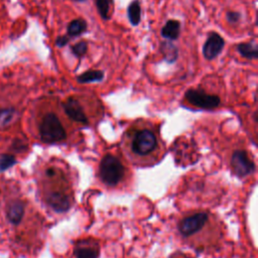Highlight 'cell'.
Here are the masks:
<instances>
[{"instance_id":"1","label":"cell","mask_w":258,"mask_h":258,"mask_svg":"<svg viewBox=\"0 0 258 258\" xmlns=\"http://www.w3.org/2000/svg\"><path fill=\"white\" fill-rule=\"evenodd\" d=\"M128 148L137 157L149 156L157 150L158 138L151 129H135L129 135Z\"/></svg>"},{"instance_id":"2","label":"cell","mask_w":258,"mask_h":258,"mask_svg":"<svg viewBox=\"0 0 258 258\" xmlns=\"http://www.w3.org/2000/svg\"><path fill=\"white\" fill-rule=\"evenodd\" d=\"M39 135L43 142L54 144L66 140V130L58 119V117L52 113H46L39 123Z\"/></svg>"},{"instance_id":"3","label":"cell","mask_w":258,"mask_h":258,"mask_svg":"<svg viewBox=\"0 0 258 258\" xmlns=\"http://www.w3.org/2000/svg\"><path fill=\"white\" fill-rule=\"evenodd\" d=\"M125 173L124 165L118 157L113 154H106L100 163L99 174L102 181L110 186L118 184Z\"/></svg>"},{"instance_id":"4","label":"cell","mask_w":258,"mask_h":258,"mask_svg":"<svg viewBox=\"0 0 258 258\" xmlns=\"http://www.w3.org/2000/svg\"><path fill=\"white\" fill-rule=\"evenodd\" d=\"M209 215L206 212H198L188 215L178 223L179 233L183 237H190L199 233L208 223Z\"/></svg>"},{"instance_id":"5","label":"cell","mask_w":258,"mask_h":258,"mask_svg":"<svg viewBox=\"0 0 258 258\" xmlns=\"http://www.w3.org/2000/svg\"><path fill=\"white\" fill-rule=\"evenodd\" d=\"M185 100L195 107L201 109H214L220 105V98L216 95L207 94L204 90L189 89L184 94Z\"/></svg>"},{"instance_id":"6","label":"cell","mask_w":258,"mask_h":258,"mask_svg":"<svg viewBox=\"0 0 258 258\" xmlns=\"http://www.w3.org/2000/svg\"><path fill=\"white\" fill-rule=\"evenodd\" d=\"M44 200L47 206L56 213H66L72 207V196L69 189H50L46 192Z\"/></svg>"},{"instance_id":"7","label":"cell","mask_w":258,"mask_h":258,"mask_svg":"<svg viewBox=\"0 0 258 258\" xmlns=\"http://www.w3.org/2000/svg\"><path fill=\"white\" fill-rule=\"evenodd\" d=\"M231 166L234 174L245 177L255 170V164L244 150H236L231 157Z\"/></svg>"},{"instance_id":"8","label":"cell","mask_w":258,"mask_h":258,"mask_svg":"<svg viewBox=\"0 0 258 258\" xmlns=\"http://www.w3.org/2000/svg\"><path fill=\"white\" fill-rule=\"evenodd\" d=\"M224 46H225L224 38L216 31L210 32L203 46L204 57L208 60L215 59L223 51Z\"/></svg>"},{"instance_id":"9","label":"cell","mask_w":258,"mask_h":258,"mask_svg":"<svg viewBox=\"0 0 258 258\" xmlns=\"http://www.w3.org/2000/svg\"><path fill=\"white\" fill-rule=\"evenodd\" d=\"M62 108L64 110V113L68 115V117L71 118L73 121H75L77 123L85 124V125H87L89 123L88 117H87L81 103L77 99H75L73 97L68 98L62 104Z\"/></svg>"},{"instance_id":"10","label":"cell","mask_w":258,"mask_h":258,"mask_svg":"<svg viewBox=\"0 0 258 258\" xmlns=\"http://www.w3.org/2000/svg\"><path fill=\"white\" fill-rule=\"evenodd\" d=\"M74 254L76 258H98L100 247L93 240H80L75 246Z\"/></svg>"},{"instance_id":"11","label":"cell","mask_w":258,"mask_h":258,"mask_svg":"<svg viewBox=\"0 0 258 258\" xmlns=\"http://www.w3.org/2000/svg\"><path fill=\"white\" fill-rule=\"evenodd\" d=\"M25 207L21 201H13L6 210V218L12 225H18L24 216Z\"/></svg>"},{"instance_id":"12","label":"cell","mask_w":258,"mask_h":258,"mask_svg":"<svg viewBox=\"0 0 258 258\" xmlns=\"http://www.w3.org/2000/svg\"><path fill=\"white\" fill-rule=\"evenodd\" d=\"M180 32V22L178 20L169 19L160 30V34L167 40H175L178 38Z\"/></svg>"},{"instance_id":"13","label":"cell","mask_w":258,"mask_h":258,"mask_svg":"<svg viewBox=\"0 0 258 258\" xmlns=\"http://www.w3.org/2000/svg\"><path fill=\"white\" fill-rule=\"evenodd\" d=\"M238 52L245 58L256 59L258 57V46L255 42H242L237 46Z\"/></svg>"},{"instance_id":"14","label":"cell","mask_w":258,"mask_h":258,"mask_svg":"<svg viewBox=\"0 0 258 258\" xmlns=\"http://www.w3.org/2000/svg\"><path fill=\"white\" fill-rule=\"evenodd\" d=\"M127 16L133 26H137L141 21V6L139 0H133L127 7Z\"/></svg>"},{"instance_id":"15","label":"cell","mask_w":258,"mask_h":258,"mask_svg":"<svg viewBox=\"0 0 258 258\" xmlns=\"http://www.w3.org/2000/svg\"><path fill=\"white\" fill-rule=\"evenodd\" d=\"M104 79V73L100 70H89L77 77V81L81 84L101 82Z\"/></svg>"},{"instance_id":"16","label":"cell","mask_w":258,"mask_h":258,"mask_svg":"<svg viewBox=\"0 0 258 258\" xmlns=\"http://www.w3.org/2000/svg\"><path fill=\"white\" fill-rule=\"evenodd\" d=\"M87 30V22L83 18H77L70 22L68 26V35L76 37L83 34Z\"/></svg>"},{"instance_id":"17","label":"cell","mask_w":258,"mask_h":258,"mask_svg":"<svg viewBox=\"0 0 258 258\" xmlns=\"http://www.w3.org/2000/svg\"><path fill=\"white\" fill-rule=\"evenodd\" d=\"M161 51L163 53V57L167 62H173L176 60L178 55V49L175 45L168 42L161 43Z\"/></svg>"},{"instance_id":"18","label":"cell","mask_w":258,"mask_h":258,"mask_svg":"<svg viewBox=\"0 0 258 258\" xmlns=\"http://www.w3.org/2000/svg\"><path fill=\"white\" fill-rule=\"evenodd\" d=\"M15 116V111L13 109H3L0 110V128L8 126Z\"/></svg>"},{"instance_id":"19","label":"cell","mask_w":258,"mask_h":258,"mask_svg":"<svg viewBox=\"0 0 258 258\" xmlns=\"http://www.w3.org/2000/svg\"><path fill=\"white\" fill-rule=\"evenodd\" d=\"M95 4L101 17L105 20L109 19V11L111 4L110 0H95Z\"/></svg>"},{"instance_id":"20","label":"cell","mask_w":258,"mask_h":258,"mask_svg":"<svg viewBox=\"0 0 258 258\" xmlns=\"http://www.w3.org/2000/svg\"><path fill=\"white\" fill-rule=\"evenodd\" d=\"M16 163V158L12 154H2L0 156V172H3Z\"/></svg>"},{"instance_id":"21","label":"cell","mask_w":258,"mask_h":258,"mask_svg":"<svg viewBox=\"0 0 258 258\" xmlns=\"http://www.w3.org/2000/svg\"><path fill=\"white\" fill-rule=\"evenodd\" d=\"M71 50L76 56H83L88 50V42L85 40L79 41L71 47Z\"/></svg>"},{"instance_id":"22","label":"cell","mask_w":258,"mask_h":258,"mask_svg":"<svg viewBox=\"0 0 258 258\" xmlns=\"http://www.w3.org/2000/svg\"><path fill=\"white\" fill-rule=\"evenodd\" d=\"M226 18L228 20V22L230 23H236L240 20L241 18V13L238 11H228L226 13Z\"/></svg>"},{"instance_id":"23","label":"cell","mask_w":258,"mask_h":258,"mask_svg":"<svg viewBox=\"0 0 258 258\" xmlns=\"http://www.w3.org/2000/svg\"><path fill=\"white\" fill-rule=\"evenodd\" d=\"M69 40H70V39H69V36H68V35H59V36H57L56 39H55V45H56L57 47H63L64 45L68 44Z\"/></svg>"},{"instance_id":"24","label":"cell","mask_w":258,"mask_h":258,"mask_svg":"<svg viewBox=\"0 0 258 258\" xmlns=\"http://www.w3.org/2000/svg\"><path fill=\"white\" fill-rule=\"evenodd\" d=\"M73 1H76V2H84L86 0H73Z\"/></svg>"}]
</instances>
